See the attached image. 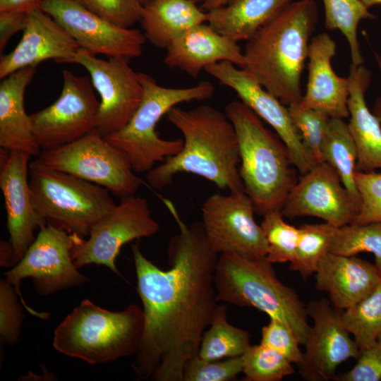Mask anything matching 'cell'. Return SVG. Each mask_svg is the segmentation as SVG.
I'll return each instance as SVG.
<instances>
[{
	"label": "cell",
	"mask_w": 381,
	"mask_h": 381,
	"mask_svg": "<svg viewBox=\"0 0 381 381\" xmlns=\"http://www.w3.org/2000/svg\"><path fill=\"white\" fill-rule=\"evenodd\" d=\"M164 204L180 231L167 248L170 268L162 270L131 247L144 327L133 362L136 376L154 381H183L188 361L198 355L202 337L217 300L214 274L219 254L211 248L202 222L188 226L174 204Z\"/></svg>",
	"instance_id": "6da1fadb"
},
{
	"label": "cell",
	"mask_w": 381,
	"mask_h": 381,
	"mask_svg": "<svg viewBox=\"0 0 381 381\" xmlns=\"http://www.w3.org/2000/svg\"><path fill=\"white\" fill-rule=\"evenodd\" d=\"M166 115L182 133L183 145L178 154L147 172V181L152 188H164L176 174L186 172L229 192L244 190L237 135L225 112L203 104L190 110L174 107Z\"/></svg>",
	"instance_id": "7a4b0ae2"
},
{
	"label": "cell",
	"mask_w": 381,
	"mask_h": 381,
	"mask_svg": "<svg viewBox=\"0 0 381 381\" xmlns=\"http://www.w3.org/2000/svg\"><path fill=\"white\" fill-rule=\"evenodd\" d=\"M318 18L314 0L294 1L247 41L245 66L284 105L300 103L301 75Z\"/></svg>",
	"instance_id": "3957f363"
},
{
	"label": "cell",
	"mask_w": 381,
	"mask_h": 381,
	"mask_svg": "<svg viewBox=\"0 0 381 381\" xmlns=\"http://www.w3.org/2000/svg\"><path fill=\"white\" fill-rule=\"evenodd\" d=\"M224 112L236 133L239 174L255 212L281 210L297 182L286 147L242 101L229 102Z\"/></svg>",
	"instance_id": "277c9868"
},
{
	"label": "cell",
	"mask_w": 381,
	"mask_h": 381,
	"mask_svg": "<svg viewBox=\"0 0 381 381\" xmlns=\"http://www.w3.org/2000/svg\"><path fill=\"white\" fill-rule=\"evenodd\" d=\"M214 285L217 301L253 307L270 318L287 324L301 345L310 334L306 306L298 293L279 281L267 258H250L238 253L219 255Z\"/></svg>",
	"instance_id": "5b68a950"
},
{
	"label": "cell",
	"mask_w": 381,
	"mask_h": 381,
	"mask_svg": "<svg viewBox=\"0 0 381 381\" xmlns=\"http://www.w3.org/2000/svg\"><path fill=\"white\" fill-rule=\"evenodd\" d=\"M143 327V311L138 305L111 311L86 299L56 328L53 346L91 365L112 362L135 356Z\"/></svg>",
	"instance_id": "8992f818"
},
{
	"label": "cell",
	"mask_w": 381,
	"mask_h": 381,
	"mask_svg": "<svg viewBox=\"0 0 381 381\" xmlns=\"http://www.w3.org/2000/svg\"><path fill=\"white\" fill-rule=\"evenodd\" d=\"M138 76L143 87L140 106L125 127L104 137L128 155L136 174L148 172L157 162H163L183 148V140H164L158 136L155 127L162 116L180 103L207 99L214 92L213 85L208 81L174 88L158 85L147 73H138Z\"/></svg>",
	"instance_id": "52a82bcc"
},
{
	"label": "cell",
	"mask_w": 381,
	"mask_h": 381,
	"mask_svg": "<svg viewBox=\"0 0 381 381\" xmlns=\"http://www.w3.org/2000/svg\"><path fill=\"white\" fill-rule=\"evenodd\" d=\"M29 174L35 209L47 224L83 238L117 205L106 188L51 169L37 159L29 164Z\"/></svg>",
	"instance_id": "ba28073f"
},
{
	"label": "cell",
	"mask_w": 381,
	"mask_h": 381,
	"mask_svg": "<svg viewBox=\"0 0 381 381\" xmlns=\"http://www.w3.org/2000/svg\"><path fill=\"white\" fill-rule=\"evenodd\" d=\"M37 159L51 169L106 188L121 199L135 195L143 183L128 155L95 128L74 142L42 150Z\"/></svg>",
	"instance_id": "9c48e42d"
},
{
	"label": "cell",
	"mask_w": 381,
	"mask_h": 381,
	"mask_svg": "<svg viewBox=\"0 0 381 381\" xmlns=\"http://www.w3.org/2000/svg\"><path fill=\"white\" fill-rule=\"evenodd\" d=\"M84 238L49 224L42 227L23 258L4 273L5 279L15 289L22 305L33 316L47 319L49 313L28 306L20 291V282L30 278L37 293L47 296L80 285L87 281L73 263L71 253Z\"/></svg>",
	"instance_id": "30bf717a"
},
{
	"label": "cell",
	"mask_w": 381,
	"mask_h": 381,
	"mask_svg": "<svg viewBox=\"0 0 381 381\" xmlns=\"http://www.w3.org/2000/svg\"><path fill=\"white\" fill-rule=\"evenodd\" d=\"M87 76L63 71V89L51 105L30 116L40 149L49 150L74 142L95 128L99 102Z\"/></svg>",
	"instance_id": "8fae6325"
},
{
	"label": "cell",
	"mask_w": 381,
	"mask_h": 381,
	"mask_svg": "<svg viewBox=\"0 0 381 381\" xmlns=\"http://www.w3.org/2000/svg\"><path fill=\"white\" fill-rule=\"evenodd\" d=\"M159 227L145 198L133 195L121 198L115 209L91 229L87 239L72 250L73 263L78 269L90 264L104 265L120 275L116 260L121 247L156 234Z\"/></svg>",
	"instance_id": "7c38bea8"
},
{
	"label": "cell",
	"mask_w": 381,
	"mask_h": 381,
	"mask_svg": "<svg viewBox=\"0 0 381 381\" xmlns=\"http://www.w3.org/2000/svg\"><path fill=\"white\" fill-rule=\"evenodd\" d=\"M202 226L217 254L235 252L250 258H265L267 243L255 221V209L244 190L214 193L201 207Z\"/></svg>",
	"instance_id": "4fadbf2b"
},
{
	"label": "cell",
	"mask_w": 381,
	"mask_h": 381,
	"mask_svg": "<svg viewBox=\"0 0 381 381\" xmlns=\"http://www.w3.org/2000/svg\"><path fill=\"white\" fill-rule=\"evenodd\" d=\"M72 63L89 73L100 97L95 129L103 137L125 127L135 113L143 97V87L135 73L123 57L101 59L80 48Z\"/></svg>",
	"instance_id": "5bb4252c"
},
{
	"label": "cell",
	"mask_w": 381,
	"mask_h": 381,
	"mask_svg": "<svg viewBox=\"0 0 381 381\" xmlns=\"http://www.w3.org/2000/svg\"><path fill=\"white\" fill-rule=\"evenodd\" d=\"M40 8L95 54L130 59L142 54L146 39L140 30L118 26L75 0H43Z\"/></svg>",
	"instance_id": "9a60e30c"
},
{
	"label": "cell",
	"mask_w": 381,
	"mask_h": 381,
	"mask_svg": "<svg viewBox=\"0 0 381 381\" xmlns=\"http://www.w3.org/2000/svg\"><path fill=\"white\" fill-rule=\"evenodd\" d=\"M205 71L234 90L241 101L274 129L286 147L292 164L302 175L317 164L305 147L288 107L265 89L251 73L229 61L210 65Z\"/></svg>",
	"instance_id": "2e32d148"
},
{
	"label": "cell",
	"mask_w": 381,
	"mask_h": 381,
	"mask_svg": "<svg viewBox=\"0 0 381 381\" xmlns=\"http://www.w3.org/2000/svg\"><path fill=\"white\" fill-rule=\"evenodd\" d=\"M306 310L313 325L304 344L303 359L298 364L299 373L305 380L327 381L334 378L339 365L358 358L361 351L342 322V310L329 301H311Z\"/></svg>",
	"instance_id": "e0dca14e"
},
{
	"label": "cell",
	"mask_w": 381,
	"mask_h": 381,
	"mask_svg": "<svg viewBox=\"0 0 381 381\" xmlns=\"http://www.w3.org/2000/svg\"><path fill=\"white\" fill-rule=\"evenodd\" d=\"M358 210L338 173L326 162L302 175L281 209L289 219L316 217L337 228L351 224Z\"/></svg>",
	"instance_id": "ac0fdd59"
},
{
	"label": "cell",
	"mask_w": 381,
	"mask_h": 381,
	"mask_svg": "<svg viewBox=\"0 0 381 381\" xmlns=\"http://www.w3.org/2000/svg\"><path fill=\"white\" fill-rule=\"evenodd\" d=\"M30 157L24 152L1 147L0 188L5 202L9 241L13 249V266L35 240V230L47 224L32 202L28 179Z\"/></svg>",
	"instance_id": "d6986e66"
},
{
	"label": "cell",
	"mask_w": 381,
	"mask_h": 381,
	"mask_svg": "<svg viewBox=\"0 0 381 381\" xmlns=\"http://www.w3.org/2000/svg\"><path fill=\"white\" fill-rule=\"evenodd\" d=\"M21 40L15 49L0 58V78L40 62L52 59L72 63L80 47L54 19L36 8L28 11Z\"/></svg>",
	"instance_id": "ffe728a7"
},
{
	"label": "cell",
	"mask_w": 381,
	"mask_h": 381,
	"mask_svg": "<svg viewBox=\"0 0 381 381\" xmlns=\"http://www.w3.org/2000/svg\"><path fill=\"white\" fill-rule=\"evenodd\" d=\"M337 45L327 33H320L310 40L308 59L306 90L300 104L306 109L322 111L330 118L349 117L348 78L337 75L331 61Z\"/></svg>",
	"instance_id": "44dd1931"
},
{
	"label": "cell",
	"mask_w": 381,
	"mask_h": 381,
	"mask_svg": "<svg viewBox=\"0 0 381 381\" xmlns=\"http://www.w3.org/2000/svg\"><path fill=\"white\" fill-rule=\"evenodd\" d=\"M229 61L243 68L246 61L238 43L214 30L208 23L195 25L174 39L166 49L164 63L197 78L212 64Z\"/></svg>",
	"instance_id": "7402d4cb"
},
{
	"label": "cell",
	"mask_w": 381,
	"mask_h": 381,
	"mask_svg": "<svg viewBox=\"0 0 381 381\" xmlns=\"http://www.w3.org/2000/svg\"><path fill=\"white\" fill-rule=\"evenodd\" d=\"M315 287L328 294L337 309L344 310L366 297L380 284L376 265L353 256L327 253L318 264Z\"/></svg>",
	"instance_id": "603a6c76"
},
{
	"label": "cell",
	"mask_w": 381,
	"mask_h": 381,
	"mask_svg": "<svg viewBox=\"0 0 381 381\" xmlns=\"http://www.w3.org/2000/svg\"><path fill=\"white\" fill-rule=\"evenodd\" d=\"M347 78L349 83L347 125L357 149V171H373L381 169V124L369 109L365 97L372 75L363 64H351Z\"/></svg>",
	"instance_id": "cb8c5ba5"
},
{
	"label": "cell",
	"mask_w": 381,
	"mask_h": 381,
	"mask_svg": "<svg viewBox=\"0 0 381 381\" xmlns=\"http://www.w3.org/2000/svg\"><path fill=\"white\" fill-rule=\"evenodd\" d=\"M36 67L20 69L2 79L0 84V147L39 156L40 147L24 107V95Z\"/></svg>",
	"instance_id": "d4e9b609"
},
{
	"label": "cell",
	"mask_w": 381,
	"mask_h": 381,
	"mask_svg": "<svg viewBox=\"0 0 381 381\" xmlns=\"http://www.w3.org/2000/svg\"><path fill=\"white\" fill-rule=\"evenodd\" d=\"M294 0H230L207 12V23L229 39L249 40Z\"/></svg>",
	"instance_id": "484cf974"
},
{
	"label": "cell",
	"mask_w": 381,
	"mask_h": 381,
	"mask_svg": "<svg viewBox=\"0 0 381 381\" xmlns=\"http://www.w3.org/2000/svg\"><path fill=\"white\" fill-rule=\"evenodd\" d=\"M207 12L191 0H151L143 5L140 23L154 46L167 49L190 28L207 23Z\"/></svg>",
	"instance_id": "4316f807"
},
{
	"label": "cell",
	"mask_w": 381,
	"mask_h": 381,
	"mask_svg": "<svg viewBox=\"0 0 381 381\" xmlns=\"http://www.w3.org/2000/svg\"><path fill=\"white\" fill-rule=\"evenodd\" d=\"M322 152L324 162L337 171L342 183L360 207L361 198L355 182L357 149L343 119L330 118Z\"/></svg>",
	"instance_id": "83f0119b"
},
{
	"label": "cell",
	"mask_w": 381,
	"mask_h": 381,
	"mask_svg": "<svg viewBox=\"0 0 381 381\" xmlns=\"http://www.w3.org/2000/svg\"><path fill=\"white\" fill-rule=\"evenodd\" d=\"M226 305H217L212 322L203 334L198 356L207 361L241 356L250 347L249 333L231 325Z\"/></svg>",
	"instance_id": "f1b7e54d"
},
{
	"label": "cell",
	"mask_w": 381,
	"mask_h": 381,
	"mask_svg": "<svg viewBox=\"0 0 381 381\" xmlns=\"http://www.w3.org/2000/svg\"><path fill=\"white\" fill-rule=\"evenodd\" d=\"M341 319L360 351L375 344L381 333V281L369 295L342 310Z\"/></svg>",
	"instance_id": "f546056e"
},
{
	"label": "cell",
	"mask_w": 381,
	"mask_h": 381,
	"mask_svg": "<svg viewBox=\"0 0 381 381\" xmlns=\"http://www.w3.org/2000/svg\"><path fill=\"white\" fill-rule=\"evenodd\" d=\"M300 236L294 258L289 269L307 279L316 272L319 262L329 253L337 227L327 222L304 224L299 228Z\"/></svg>",
	"instance_id": "4dcf8cb0"
},
{
	"label": "cell",
	"mask_w": 381,
	"mask_h": 381,
	"mask_svg": "<svg viewBox=\"0 0 381 381\" xmlns=\"http://www.w3.org/2000/svg\"><path fill=\"white\" fill-rule=\"evenodd\" d=\"M325 7V25L328 30H339L346 37L350 49L351 64L364 62L357 37V27L363 19L375 16L360 0H322Z\"/></svg>",
	"instance_id": "1f68e13d"
},
{
	"label": "cell",
	"mask_w": 381,
	"mask_h": 381,
	"mask_svg": "<svg viewBox=\"0 0 381 381\" xmlns=\"http://www.w3.org/2000/svg\"><path fill=\"white\" fill-rule=\"evenodd\" d=\"M329 252L347 256L371 253L381 272V222L349 224L337 228Z\"/></svg>",
	"instance_id": "d6a6232c"
},
{
	"label": "cell",
	"mask_w": 381,
	"mask_h": 381,
	"mask_svg": "<svg viewBox=\"0 0 381 381\" xmlns=\"http://www.w3.org/2000/svg\"><path fill=\"white\" fill-rule=\"evenodd\" d=\"M241 359L242 373L248 381H279L295 372L291 361L279 352L262 344L250 345Z\"/></svg>",
	"instance_id": "836d02e7"
},
{
	"label": "cell",
	"mask_w": 381,
	"mask_h": 381,
	"mask_svg": "<svg viewBox=\"0 0 381 381\" xmlns=\"http://www.w3.org/2000/svg\"><path fill=\"white\" fill-rule=\"evenodd\" d=\"M283 217L279 210L268 212L260 224L268 246L266 258L272 264L291 262L299 240V229L286 223Z\"/></svg>",
	"instance_id": "e575fe53"
},
{
	"label": "cell",
	"mask_w": 381,
	"mask_h": 381,
	"mask_svg": "<svg viewBox=\"0 0 381 381\" xmlns=\"http://www.w3.org/2000/svg\"><path fill=\"white\" fill-rule=\"evenodd\" d=\"M287 107L307 151L316 164L324 162L322 150L330 117L322 111L304 108L300 103Z\"/></svg>",
	"instance_id": "d590c367"
},
{
	"label": "cell",
	"mask_w": 381,
	"mask_h": 381,
	"mask_svg": "<svg viewBox=\"0 0 381 381\" xmlns=\"http://www.w3.org/2000/svg\"><path fill=\"white\" fill-rule=\"evenodd\" d=\"M242 372L241 356L207 361L196 356L186 364L183 381H229Z\"/></svg>",
	"instance_id": "8d00e7d4"
},
{
	"label": "cell",
	"mask_w": 381,
	"mask_h": 381,
	"mask_svg": "<svg viewBox=\"0 0 381 381\" xmlns=\"http://www.w3.org/2000/svg\"><path fill=\"white\" fill-rule=\"evenodd\" d=\"M355 182L361 204L358 213L351 224L381 222V173L356 171Z\"/></svg>",
	"instance_id": "74e56055"
},
{
	"label": "cell",
	"mask_w": 381,
	"mask_h": 381,
	"mask_svg": "<svg viewBox=\"0 0 381 381\" xmlns=\"http://www.w3.org/2000/svg\"><path fill=\"white\" fill-rule=\"evenodd\" d=\"M14 287L0 281V338L1 345H15L20 334L23 315Z\"/></svg>",
	"instance_id": "f35d334b"
},
{
	"label": "cell",
	"mask_w": 381,
	"mask_h": 381,
	"mask_svg": "<svg viewBox=\"0 0 381 381\" xmlns=\"http://www.w3.org/2000/svg\"><path fill=\"white\" fill-rule=\"evenodd\" d=\"M102 18L123 28H130L140 22L141 0H75Z\"/></svg>",
	"instance_id": "ab89813d"
},
{
	"label": "cell",
	"mask_w": 381,
	"mask_h": 381,
	"mask_svg": "<svg viewBox=\"0 0 381 381\" xmlns=\"http://www.w3.org/2000/svg\"><path fill=\"white\" fill-rule=\"evenodd\" d=\"M260 344L269 346L282 354L292 363L299 364L303 353L292 329L285 322L270 318V322L262 327Z\"/></svg>",
	"instance_id": "60d3db41"
},
{
	"label": "cell",
	"mask_w": 381,
	"mask_h": 381,
	"mask_svg": "<svg viewBox=\"0 0 381 381\" xmlns=\"http://www.w3.org/2000/svg\"><path fill=\"white\" fill-rule=\"evenodd\" d=\"M356 364L347 373L334 376L337 381H380L381 380V342L377 341L360 352Z\"/></svg>",
	"instance_id": "b9f144b4"
},
{
	"label": "cell",
	"mask_w": 381,
	"mask_h": 381,
	"mask_svg": "<svg viewBox=\"0 0 381 381\" xmlns=\"http://www.w3.org/2000/svg\"><path fill=\"white\" fill-rule=\"evenodd\" d=\"M28 12L0 11V52L2 54L11 37L23 30L28 20Z\"/></svg>",
	"instance_id": "7bdbcfd3"
},
{
	"label": "cell",
	"mask_w": 381,
	"mask_h": 381,
	"mask_svg": "<svg viewBox=\"0 0 381 381\" xmlns=\"http://www.w3.org/2000/svg\"><path fill=\"white\" fill-rule=\"evenodd\" d=\"M43 0H0V11H25L40 8Z\"/></svg>",
	"instance_id": "ee69618b"
},
{
	"label": "cell",
	"mask_w": 381,
	"mask_h": 381,
	"mask_svg": "<svg viewBox=\"0 0 381 381\" xmlns=\"http://www.w3.org/2000/svg\"><path fill=\"white\" fill-rule=\"evenodd\" d=\"M0 265L3 267L13 266V249L10 241L0 242Z\"/></svg>",
	"instance_id": "f6af8a7d"
},
{
	"label": "cell",
	"mask_w": 381,
	"mask_h": 381,
	"mask_svg": "<svg viewBox=\"0 0 381 381\" xmlns=\"http://www.w3.org/2000/svg\"><path fill=\"white\" fill-rule=\"evenodd\" d=\"M230 0H204L200 8L205 12H208L226 4Z\"/></svg>",
	"instance_id": "bcb514c9"
},
{
	"label": "cell",
	"mask_w": 381,
	"mask_h": 381,
	"mask_svg": "<svg viewBox=\"0 0 381 381\" xmlns=\"http://www.w3.org/2000/svg\"><path fill=\"white\" fill-rule=\"evenodd\" d=\"M378 67L380 68V73H381V64L378 61ZM373 114L375 115V116L379 120L380 124H381V95L377 99L374 108H373Z\"/></svg>",
	"instance_id": "7dc6e473"
},
{
	"label": "cell",
	"mask_w": 381,
	"mask_h": 381,
	"mask_svg": "<svg viewBox=\"0 0 381 381\" xmlns=\"http://www.w3.org/2000/svg\"><path fill=\"white\" fill-rule=\"evenodd\" d=\"M360 1L368 8L376 4H381V0H360Z\"/></svg>",
	"instance_id": "c3c4849f"
},
{
	"label": "cell",
	"mask_w": 381,
	"mask_h": 381,
	"mask_svg": "<svg viewBox=\"0 0 381 381\" xmlns=\"http://www.w3.org/2000/svg\"><path fill=\"white\" fill-rule=\"evenodd\" d=\"M375 59L377 61L381 64V56L379 54H375Z\"/></svg>",
	"instance_id": "681fc988"
},
{
	"label": "cell",
	"mask_w": 381,
	"mask_h": 381,
	"mask_svg": "<svg viewBox=\"0 0 381 381\" xmlns=\"http://www.w3.org/2000/svg\"><path fill=\"white\" fill-rule=\"evenodd\" d=\"M191 1L198 4H202L204 0H191Z\"/></svg>",
	"instance_id": "f907efd6"
},
{
	"label": "cell",
	"mask_w": 381,
	"mask_h": 381,
	"mask_svg": "<svg viewBox=\"0 0 381 381\" xmlns=\"http://www.w3.org/2000/svg\"><path fill=\"white\" fill-rule=\"evenodd\" d=\"M150 1H151V0H141V1H142V3H143V5L145 4H147V3L149 2Z\"/></svg>",
	"instance_id": "816d5d0a"
},
{
	"label": "cell",
	"mask_w": 381,
	"mask_h": 381,
	"mask_svg": "<svg viewBox=\"0 0 381 381\" xmlns=\"http://www.w3.org/2000/svg\"><path fill=\"white\" fill-rule=\"evenodd\" d=\"M378 341L381 342V333H380V336L378 337Z\"/></svg>",
	"instance_id": "f5cc1de1"
}]
</instances>
